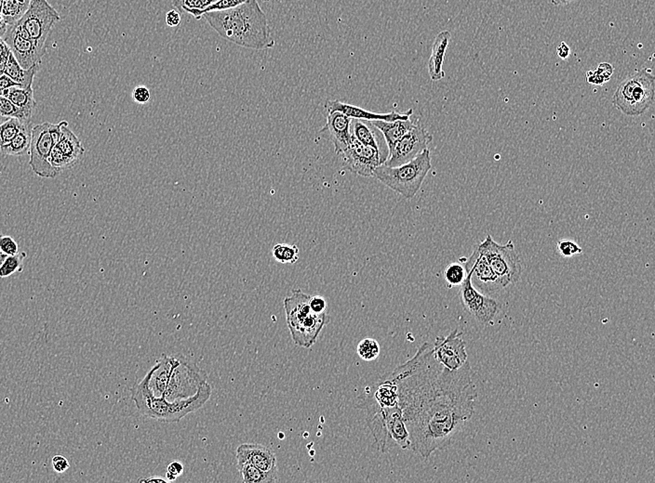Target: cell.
<instances>
[{"label": "cell", "instance_id": "obj_1", "mask_svg": "<svg viewBox=\"0 0 655 483\" xmlns=\"http://www.w3.org/2000/svg\"><path fill=\"white\" fill-rule=\"evenodd\" d=\"M389 376L397 385L409 450L425 459L450 446L473 416L477 390L468 361L460 369H447L425 342Z\"/></svg>", "mask_w": 655, "mask_h": 483}, {"label": "cell", "instance_id": "obj_2", "mask_svg": "<svg viewBox=\"0 0 655 483\" xmlns=\"http://www.w3.org/2000/svg\"><path fill=\"white\" fill-rule=\"evenodd\" d=\"M203 18L229 42L252 50H269L275 46L266 13L257 0H247L239 6L211 12Z\"/></svg>", "mask_w": 655, "mask_h": 483}, {"label": "cell", "instance_id": "obj_3", "mask_svg": "<svg viewBox=\"0 0 655 483\" xmlns=\"http://www.w3.org/2000/svg\"><path fill=\"white\" fill-rule=\"evenodd\" d=\"M151 371L143 380L130 387L132 400L142 416L166 423H179L187 414L198 411L212 396V389L209 382L202 385L192 397L169 402L164 398L155 397L149 389Z\"/></svg>", "mask_w": 655, "mask_h": 483}, {"label": "cell", "instance_id": "obj_4", "mask_svg": "<svg viewBox=\"0 0 655 483\" xmlns=\"http://www.w3.org/2000/svg\"><path fill=\"white\" fill-rule=\"evenodd\" d=\"M311 296L296 289L284 299L287 324L296 345L310 349L328 323L326 313L316 315L310 309Z\"/></svg>", "mask_w": 655, "mask_h": 483}, {"label": "cell", "instance_id": "obj_5", "mask_svg": "<svg viewBox=\"0 0 655 483\" xmlns=\"http://www.w3.org/2000/svg\"><path fill=\"white\" fill-rule=\"evenodd\" d=\"M431 168L430 150L427 148L418 157L403 165L389 166L383 164L379 166L373 172V178L400 193L404 198L411 199L421 189Z\"/></svg>", "mask_w": 655, "mask_h": 483}, {"label": "cell", "instance_id": "obj_6", "mask_svg": "<svg viewBox=\"0 0 655 483\" xmlns=\"http://www.w3.org/2000/svg\"><path fill=\"white\" fill-rule=\"evenodd\" d=\"M655 97V78L651 70L643 69L630 73L621 82L613 96V105L622 113L638 116L645 113Z\"/></svg>", "mask_w": 655, "mask_h": 483}, {"label": "cell", "instance_id": "obj_7", "mask_svg": "<svg viewBox=\"0 0 655 483\" xmlns=\"http://www.w3.org/2000/svg\"><path fill=\"white\" fill-rule=\"evenodd\" d=\"M476 247L487 259L502 288L515 285L520 281L522 267L512 240H509L507 244L500 245L493 237L487 236Z\"/></svg>", "mask_w": 655, "mask_h": 483}, {"label": "cell", "instance_id": "obj_8", "mask_svg": "<svg viewBox=\"0 0 655 483\" xmlns=\"http://www.w3.org/2000/svg\"><path fill=\"white\" fill-rule=\"evenodd\" d=\"M208 382L203 370L184 356H171V370L164 399L169 402L192 397Z\"/></svg>", "mask_w": 655, "mask_h": 483}, {"label": "cell", "instance_id": "obj_9", "mask_svg": "<svg viewBox=\"0 0 655 483\" xmlns=\"http://www.w3.org/2000/svg\"><path fill=\"white\" fill-rule=\"evenodd\" d=\"M61 20L60 15L48 0H32L31 4L19 23L28 33L30 37L40 47L46 44L51 30Z\"/></svg>", "mask_w": 655, "mask_h": 483}, {"label": "cell", "instance_id": "obj_10", "mask_svg": "<svg viewBox=\"0 0 655 483\" xmlns=\"http://www.w3.org/2000/svg\"><path fill=\"white\" fill-rule=\"evenodd\" d=\"M54 143L49 131V122L32 128L29 164L35 175L43 179H56L60 174L50 162Z\"/></svg>", "mask_w": 655, "mask_h": 483}, {"label": "cell", "instance_id": "obj_11", "mask_svg": "<svg viewBox=\"0 0 655 483\" xmlns=\"http://www.w3.org/2000/svg\"><path fill=\"white\" fill-rule=\"evenodd\" d=\"M468 272L466 280L461 285L460 300L463 309L480 324H488L497 315L500 304L495 299L482 293L475 288L471 280V272Z\"/></svg>", "mask_w": 655, "mask_h": 483}, {"label": "cell", "instance_id": "obj_12", "mask_svg": "<svg viewBox=\"0 0 655 483\" xmlns=\"http://www.w3.org/2000/svg\"><path fill=\"white\" fill-rule=\"evenodd\" d=\"M3 38L19 64L24 69H29L40 64L46 53V48L40 47L33 40L20 23L9 26Z\"/></svg>", "mask_w": 655, "mask_h": 483}, {"label": "cell", "instance_id": "obj_13", "mask_svg": "<svg viewBox=\"0 0 655 483\" xmlns=\"http://www.w3.org/2000/svg\"><path fill=\"white\" fill-rule=\"evenodd\" d=\"M432 141V134L422 125H414V127L395 144L394 148L389 152V158L384 164L389 166H398L408 163L427 149Z\"/></svg>", "mask_w": 655, "mask_h": 483}, {"label": "cell", "instance_id": "obj_14", "mask_svg": "<svg viewBox=\"0 0 655 483\" xmlns=\"http://www.w3.org/2000/svg\"><path fill=\"white\" fill-rule=\"evenodd\" d=\"M340 155H342L346 168L365 178H373L375 169L386 162L379 150L363 146L353 134L350 146Z\"/></svg>", "mask_w": 655, "mask_h": 483}, {"label": "cell", "instance_id": "obj_15", "mask_svg": "<svg viewBox=\"0 0 655 483\" xmlns=\"http://www.w3.org/2000/svg\"><path fill=\"white\" fill-rule=\"evenodd\" d=\"M432 348L436 361L450 371L460 369L468 361L463 333L457 329L450 332L447 337H436Z\"/></svg>", "mask_w": 655, "mask_h": 483}, {"label": "cell", "instance_id": "obj_16", "mask_svg": "<svg viewBox=\"0 0 655 483\" xmlns=\"http://www.w3.org/2000/svg\"><path fill=\"white\" fill-rule=\"evenodd\" d=\"M460 259L466 272H471V280L475 288L485 295L498 293L503 290L498 278L496 276L485 256L475 248L472 255L468 259Z\"/></svg>", "mask_w": 655, "mask_h": 483}, {"label": "cell", "instance_id": "obj_17", "mask_svg": "<svg viewBox=\"0 0 655 483\" xmlns=\"http://www.w3.org/2000/svg\"><path fill=\"white\" fill-rule=\"evenodd\" d=\"M237 461L247 462L261 469L264 473L278 479L277 457L269 447L255 444H243L237 448Z\"/></svg>", "mask_w": 655, "mask_h": 483}, {"label": "cell", "instance_id": "obj_18", "mask_svg": "<svg viewBox=\"0 0 655 483\" xmlns=\"http://www.w3.org/2000/svg\"><path fill=\"white\" fill-rule=\"evenodd\" d=\"M325 108L328 114L334 113V112H340L346 114V116L350 117L352 119L357 120H363V121H376V120H383V121H395V120H406L409 119L411 114H414V111L411 109H409L407 113H397V112H392V113L387 114H377L375 112H371L366 110V109L360 108L359 106L348 105V103H345L340 102V100H328L326 105H325Z\"/></svg>", "mask_w": 655, "mask_h": 483}, {"label": "cell", "instance_id": "obj_19", "mask_svg": "<svg viewBox=\"0 0 655 483\" xmlns=\"http://www.w3.org/2000/svg\"><path fill=\"white\" fill-rule=\"evenodd\" d=\"M352 118L340 112L328 114L326 125L321 132L329 133L334 146L335 154L342 155L350 146Z\"/></svg>", "mask_w": 655, "mask_h": 483}, {"label": "cell", "instance_id": "obj_20", "mask_svg": "<svg viewBox=\"0 0 655 483\" xmlns=\"http://www.w3.org/2000/svg\"><path fill=\"white\" fill-rule=\"evenodd\" d=\"M450 39H452V35L446 30V31L439 33L434 41L432 53L428 62V73L432 81H439L445 78L444 59Z\"/></svg>", "mask_w": 655, "mask_h": 483}, {"label": "cell", "instance_id": "obj_21", "mask_svg": "<svg viewBox=\"0 0 655 483\" xmlns=\"http://www.w3.org/2000/svg\"><path fill=\"white\" fill-rule=\"evenodd\" d=\"M61 130V138L54 146L61 151L67 161L68 168H70L83 157L85 150L78 136L68 127V122L62 121Z\"/></svg>", "mask_w": 655, "mask_h": 483}, {"label": "cell", "instance_id": "obj_22", "mask_svg": "<svg viewBox=\"0 0 655 483\" xmlns=\"http://www.w3.org/2000/svg\"><path fill=\"white\" fill-rule=\"evenodd\" d=\"M371 122L383 134L389 147V152L392 151L395 144L416 125L411 119H398L391 122L376 120V121Z\"/></svg>", "mask_w": 655, "mask_h": 483}, {"label": "cell", "instance_id": "obj_23", "mask_svg": "<svg viewBox=\"0 0 655 483\" xmlns=\"http://www.w3.org/2000/svg\"><path fill=\"white\" fill-rule=\"evenodd\" d=\"M171 370V356L163 354L155 367L152 368L149 380V389L155 397L163 398L167 389Z\"/></svg>", "mask_w": 655, "mask_h": 483}, {"label": "cell", "instance_id": "obj_24", "mask_svg": "<svg viewBox=\"0 0 655 483\" xmlns=\"http://www.w3.org/2000/svg\"><path fill=\"white\" fill-rule=\"evenodd\" d=\"M2 95L8 98L10 102L15 103L17 107L22 109L27 119L31 120L33 113H34L37 105V100L34 98L33 87H10L9 89H5Z\"/></svg>", "mask_w": 655, "mask_h": 483}, {"label": "cell", "instance_id": "obj_25", "mask_svg": "<svg viewBox=\"0 0 655 483\" xmlns=\"http://www.w3.org/2000/svg\"><path fill=\"white\" fill-rule=\"evenodd\" d=\"M38 65L40 64L34 65L29 69H24L19 64L15 55L10 53L9 61H8L6 68H5L4 75L9 76L12 81H15L22 87H32L35 73L37 72Z\"/></svg>", "mask_w": 655, "mask_h": 483}, {"label": "cell", "instance_id": "obj_26", "mask_svg": "<svg viewBox=\"0 0 655 483\" xmlns=\"http://www.w3.org/2000/svg\"><path fill=\"white\" fill-rule=\"evenodd\" d=\"M32 128L31 123L24 125L20 132L10 141L9 143L0 148L2 155L7 157H20L29 151L31 144Z\"/></svg>", "mask_w": 655, "mask_h": 483}, {"label": "cell", "instance_id": "obj_27", "mask_svg": "<svg viewBox=\"0 0 655 483\" xmlns=\"http://www.w3.org/2000/svg\"><path fill=\"white\" fill-rule=\"evenodd\" d=\"M32 0H3L1 15L9 26L21 20L27 12Z\"/></svg>", "mask_w": 655, "mask_h": 483}, {"label": "cell", "instance_id": "obj_28", "mask_svg": "<svg viewBox=\"0 0 655 483\" xmlns=\"http://www.w3.org/2000/svg\"><path fill=\"white\" fill-rule=\"evenodd\" d=\"M351 125L353 127V136L360 143L380 151L377 136L373 124L371 125L372 127H370L363 120L352 119Z\"/></svg>", "mask_w": 655, "mask_h": 483}, {"label": "cell", "instance_id": "obj_29", "mask_svg": "<svg viewBox=\"0 0 655 483\" xmlns=\"http://www.w3.org/2000/svg\"><path fill=\"white\" fill-rule=\"evenodd\" d=\"M237 469L240 476H241L243 482L245 483H266L275 482L277 477L271 475L264 473L261 469L256 468L255 466L242 461H237Z\"/></svg>", "mask_w": 655, "mask_h": 483}, {"label": "cell", "instance_id": "obj_30", "mask_svg": "<svg viewBox=\"0 0 655 483\" xmlns=\"http://www.w3.org/2000/svg\"><path fill=\"white\" fill-rule=\"evenodd\" d=\"M217 0H173V6L181 12L189 13L196 20L202 18V12Z\"/></svg>", "mask_w": 655, "mask_h": 483}, {"label": "cell", "instance_id": "obj_31", "mask_svg": "<svg viewBox=\"0 0 655 483\" xmlns=\"http://www.w3.org/2000/svg\"><path fill=\"white\" fill-rule=\"evenodd\" d=\"M466 275H468V272H466L465 266L461 262L450 263L445 268L443 272L445 283H446L447 288L450 289L461 286L463 281L466 280Z\"/></svg>", "mask_w": 655, "mask_h": 483}, {"label": "cell", "instance_id": "obj_32", "mask_svg": "<svg viewBox=\"0 0 655 483\" xmlns=\"http://www.w3.org/2000/svg\"><path fill=\"white\" fill-rule=\"evenodd\" d=\"M272 254L280 263L294 264L298 261L300 251L296 245L278 244L273 247Z\"/></svg>", "mask_w": 655, "mask_h": 483}, {"label": "cell", "instance_id": "obj_33", "mask_svg": "<svg viewBox=\"0 0 655 483\" xmlns=\"http://www.w3.org/2000/svg\"><path fill=\"white\" fill-rule=\"evenodd\" d=\"M26 252L7 256V258L0 265V278H8L12 276L16 272H23L24 261L26 258Z\"/></svg>", "mask_w": 655, "mask_h": 483}, {"label": "cell", "instance_id": "obj_34", "mask_svg": "<svg viewBox=\"0 0 655 483\" xmlns=\"http://www.w3.org/2000/svg\"><path fill=\"white\" fill-rule=\"evenodd\" d=\"M26 124L29 123H24L17 118H8L6 121L1 123L0 124V148L9 143Z\"/></svg>", "mask_w": 655, "mask_h": 483}, {"label": "cell", "instance_id": "obj_35", "mask_svg": "<svg viewBox=\"0 0 655 483\" xmlns=\"http://www.w3.org/2000/svg\"><path fill=\"white\" fill-rule=\"evenodd\" d=\"M613 65L608 62H602L599 64L596 70L586 72V82L595 86H602L610 80L613 75Z\"/></svg>", "mask_w": 655, "mask_h": 483}, {"label": "cell", "instance_id": "obj_36", "mask_svg": "<svg viewBox=\"0 0 655 483\" xmlns=\"http://www.w3.org/2000/svg\"><path fill=\"white\" fill-rule=\"evenodd\" d=\"M357 353L364 361H375L380 355V345L373 338H365L357 345Z\"/></svg>", "mask_w": 655, "mask_h": 483}, {"label": "cell", "instance_id": "obj_37", "mask_svg": "<svg viewBox=\"0 0 655 483\" xmlns=\"http://www.w3.org/2000/svg\"><path fill=\"white\" fill-rule=\"evenodd\" d=\"M0 116L5 118H17L24 123H31V120L27 119L23 110L3 95H0Z\"/></svg>", "mask_w": 655, "mask_h": 483}, {"label": "cell", "instance_id": "obj_38", "mask_svg": "<svg viewBox=\"0 0 655 483\" xmlns=\"http://www.w3.org/2000/svg\"><path fill=\"white\" fill-rule=\"evenodd\" d=\"M556 250L564 258H572L583 253V248L572 239L563 238L556 244Z\"/></svg>", "mask_w": 655, "mask_h": 483}, {"label": "cell", "instance_id": "obj_39", "mask_svg": "<svg viewBox=\"0 0 655 483\" xmlns=\"http://www.w3.org/2000/svg\"><path fill=\"white\" fill-rule=\"evenodd\" d=\"M246 1H247V0H217V1H215L214 3L210 5L208 8H206V9L202 12V18H203V15H205V13L211 12H222V10L233 9V8L239 6V5L244 3Z\"/></svg>", "mask_w": 655, "mask_h": 483}, {"label": "cell", "instance_id": "obj_40", "mask_svg": "<svg viewBox=\"0 0 655 483\" xmlns=\"http://www.w3.org/2000/svg\"><path fill=\"white\" fill-rule=\"evenodd\" d=\"M0 252L6 256L15 255L19 253L17 242L12 236L0 234Z\"/></svg>", "mask_w": 655, "mask_h": 483}, {"label": "cell", "instance_id": "obj_41", "mask_svg": "<svg viewBox=\"0 0 655 483\" xmlns=\"http://www.w3.org/2000/svg\"><path fill=\"white\" fill-rule=\"evenodd\" d=\"M182 472H184V465H182L180 461H171V462L169 464L166 477H167L169 482H173L177 477L181 476Z\"/></svg>", "mask_w": 655, "mask_h": 483}, {"label": "cell", "instance_id": "obj_42", "mask_svg": "<svg viewBox=\"0 0 655 483\" xmlns=\"http://www.w3.org/2000/svg\"><path fill=\"white\" fill-rule=\"evenodd\" d=\"M133 99L135 100V103L144 105L151 99V94H150L149 89L146 87H136L133 91Z\"/></svg>", "mask_w": 655, "mask_h": 483}, {"label": "cell", "instance_id": "obj_43", "mask_svg": "<svg viewBox=\"0 0 655 483\" xmlns=\"http://www.w3.org/2000/svg\"><path fill=\"white\" fill-rule=\"evenodd\" d=\"M309 306L310 309L313 313H316V315H321V313H326L327 310V302L326 299L321 296H311L309 299Z\"/></svg>", "mask_w": 655, "mask_h": 483}, {"label": "cell", "instance_id": "obj_44", "mask_svg": "<svg viewBox=\"0 0 655 483\" xmlns=\"http://www.w3.org/2000/svg\"><path fill=\"white\" fill-rule=\"evenodd\" d=\"M53 468L57 473H64L70 468V464L67 458L62 455H56L53 458Z\"/></svg>", "mask_w": 655, "mask_h": 483}, {"label": "cell", "instance_id": "obj_45", "mask_svg": "<svg viewBox=\"0 0 655 483\" xmlns=\"http://www.w3.org/2000/svg\"><path fill=\"white\" fill-rule=\"evenodd\" d=\"M166 24L170 27H176L181 24V15L176 10H171L167 12L165 17Z\"/></svg>", "mask_w": 655, "mask_h": 483}, {"label": "cell", "instance_id": "obj_46", "mask_svg": "<svg viewBox=\"0 0 655 483\" xmlns=\"http://www.w3.org/2000/svg\"><path fill=\"white\" fill-rule=\"evenodd\" d=\"M61 127L62 122L58 123V124H51V123H49V131H50V134L51 136V139H53L54 146L58 143L60 138H61Z\"/></svg>", "mask_w": 655, "mask_h": 483}, {"label": "cell", "instance_id": "obj_47", "mask_svg": "<svg viewBox=\"0 0 655 483\" xmlns=\"http://www.w3.org/2000/svg\"><path fill=\"white\" fill-rule=\"evenodd\" d=\"M15 86H19V85L15 83V81H12V79L9 78V76H7L6 75L0 76V95L3 94L5 89Z\"/></svg>", "mask_w": 655, "mask_h": 483}, {"label": "cell", "instance_id": "obj_48", "mask_svg": "<svg viewBox=\"0 0 655 483\" xmlns=\"http://www.w3.org/2000/svg\"><path fill=\"white\" fill-rule=\"evenodd\" d=\"M556 55L561 60H567L570 55V49L567 43L561 42L556 48Z\"/></svg>", "mask_w": 655, "mask_h": 483}, {"label": "cell", "instance_id": "obj_49", "mask_svg": "<svg viewBox=\"0 0 655 483\" xmlns=\"http://www.w3.org/2000/svg\"><path fill=\"white\" fill-rule=\"evenodd\" d=\"M9 28V24H7V21H5L3 16L0 15V38L4 37L5 34Z\"/></svg>", "mask_w": 655, "mask_h": 483}, {"label": "cell", "instance_id": "obj_50", "mask_svg": "<svg viewBox=\"0 0 655 483\" xmlns=\"http://www.w3.org/2000/svg\"><path fill=\"white\" fill-rule=\"evenodd\" d=\"M139 482L144 483H165L166 480L161 479V477H147V479H141L139 480Z\"/></svg>", "mask_w": 655, "mask_h": 483}, {"label": "cell", "instance_id": "obj_51", "mask_svg": "<svg viewBox=\"0 0 655 483\" xmlns=\"http://www.w3.org/2000/svg\"><path fill=\"white\" fill-rule=\"evenodd\" d=\"M550 1L551 3L554 5V6H563V5H568L570 3V2H572L573 0H550Z\"/></svg>", "mask_w": 655, "mask_h": 483}, {"label": "cell", "instance_id": "obj_52", "mask_svg": "<svg viewBox=\"0 0 655 483\" xmlns=\"http://www.w3.org/2000/svg\"><path fill=\"white\" fill-rule=\"evenodd\" d=\"M9 50V46L7 45L6 42H5L3 38H0V55L4 53H6V51Z\"/></svg>", "mask_w": 655, "mask_h": 483}, {"label": "cell", "instance_id": "obj_53", "mask_svg": "<svg viewBox=\"0 0 655 483\" xmlns=\"http://www.w3.org/2000/svg\"><path fill=\"white\" fill-rule=\"evenodd\" d=\"M6 258L7 256L5 255V254L0 252V265H1L2 262H3Z\"/></svg>", "mask_w": 655, "mask_h": 483}, {"label": "cell", "instance_id": "obj_54", "mask_svg": "<svg viewBox=\"0 0 655 483\" xmlns=\"http://www.w3.org/2000/svg\"><path fill=\"white\" fill-rule=\"evenodd\" d=\"M2 4H3V0H0V15H1V12H2Z\"/></svg>", "mask_w": 655, "mask_h": 483}]
</instances>
